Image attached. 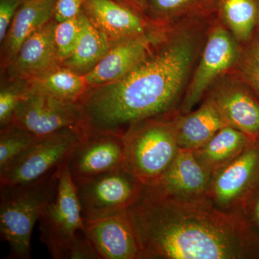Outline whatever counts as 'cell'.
Returning a JSON list of instances; mask_svg holds the SVG:
<instances>
[{"label":"cell","instance_id":"28","mask_svg":"<svg viewBox=\"0 0 259 259\" xmlns=\"http://www.w3.org/2000/svg\"><path fill=\"white\" fill-rule=\"evenodd\" d=\"M80 32L78 16L56 23L55 40L61 64L74 52Z\"/></svg>","mask_w":259,"mask_h":259},{"label":"cell","instance_id":"3","mask_svg":"<svg viewBox=\"0 0 259 259\" xmlns=\"http://www.w3.org/2000/svg\"><path fill=\"white\" fill-rule=\"evenodd\" d=\"M61 166L30 183L0 186V236L9 245L8 258H30L32 230L55 195Z\"/></svg>","mask_w":259,"mask_h":259},{"label":"cell","instance_id":"31","mask_svg":"<svg viewBox=\"0 0 259 259\" xmlns=\"http://www.w3.org/2000/svg\"><path fill=\"white\" fill-rule=\"evenodd\" d=\"M69 259H99L96 252L81 231L71 248Z\"/></svg>","mask_w":259,"mask_h":259},{"label":"cell","instance_id":"25","mask_svg":"<svg viewBox=\"0 0 259 259\" xmlns=\"http://www.w3.org/2000/svg\"><path fill=\"white\" fill-rule=\"evenodd\" d=\"M241 45L238 61L229 74L245 83L259 98V33L255 31Z\"/></svg>","mask_w":259,"mask_h":259},{"label":"cell","instance_id":"22","mask_svg":"<svg viewBox=\"0 0 259 259\" xmlns=\"http://www.w3.org/2000/svg\"><path fill=\"white\" fill-rule=\"evenodd\" d=\"M25 82L28 94L47 95L72 102H79L89 89L84 76L63 66L25 80Z\"/></svg>","mask_w":259,"mask_h":259},{"label":"cell","instance_id":"24","mask_svg":"<svg viewBox=\"0 0 259 259\" xmlns=\"http://www.w3.org/2000/svg\"><path fill=\"white\" fill-rule=\"evenodd\" d=\"M217 17L240 44L253 36L258 18L257 0H218Z\"/></svg>","mask_w":259,"mask_h":259},{"label":"cell","instance_id":"30","mask_svg":"<svg viewBox=\"0 0 259 259\" xmlns=\"http://www.w3.org/2000/svg\"><path fill=\"white\" fill-rule=\"evenodd\" d=\"M85 0H57L54 19L56 23L76 18L82 10Z\"/></svg>","mask_w":259,"mask_h":259},{"label":"cell","instance_id":"34","mask_svg":"<svg viewBox=\"0 0 259 259\" xmlns=\"http://www.w3.org/2000/svg\"><path fill=\"white\" fill-rule=\"evenodd\" d=\"M258 2V18H257V25H256V29H255V31L259 33V1L257 0Z\"/></svg>","mask_w":259,"mask_h":259},{"label":"cell","instance_id":"11","mask_svg":"<svg viewBox=\"0 0 259 259\" xmlns=\"http://www.w3.org/2000/svg\"><path fill=\"white\" fill-rule=\"evenodd\" d=\"M10 124L37 137L67 128L83 131V113L79 102L37 94H28L24 97L15 109Z\"/></svg>","mask_w":259,"mask_h":259},{"label":"cell","instance_id":"7","mask_svg":"<svg viewBox=\"0 0 259 259\" xmlns=\"http://www.w3.org/2000/svg\"><path fill=\"white\" fill-rule=\"evenodd\" d=\"M76 186L83 221L132 208L142 198L146 187L125 166Z\"/></svg>","mask_w":259,"mask_h":259},{"label":"cell","instance_id":"18","mask_svg":"<svg viewBox=\"0 0 259 259\" xmlns=\"http://www.w3.org/2000/svg\"><path fill=\"white\" fill-rule=\"evenodd\" d=\"M173 123L180 149L193 151L202 147L220 130L228 125L215 102L207 95L194 111L175 112Z\"/></svg>","mask_w":259,"mask_h":259},{"label":"cell","instance_id":"29","mask_svg":"<svg viewBox=\"0 0 259 259\" xmlns=\"http://www.w3.org/2000/svg\"><path fill=\"white\" fill-rule=\"evenodd\" d=\"M26 0H0V42H3L18 10Z\"/></svg>","mask_w":259,"mask_h":259},{"label":"cell","instance_id":"9","mask_svg":"<svg viewBox=\"0 0 259 259\" xmlns=\"http://www.w3.org/2000/svg\"><path fill=\"white\" fill-rule=\"evenodd\" d=\"M259 188V141L226 166L213 172L206 197L226 212L245 214Z\"/></svg>","mask_w":259,"mask_h":259},{"label":"cell","instance_id":"33","mask_svg":"<svg viewBox=\"0 0 259 259\" xmlns=\"http://www.w3.org/2000/svg\"><path fill=\"white\" fill-rule=\"evenodd\" d=\"M121 4L128 7L131 9L140 14L146 16L147 11V0H115Z\"/></svg>","mask_w":259,"mask_h":259},{"label":"cell","instance_id":"8","mask_svg":"<svg viewBox=\"0 0 259 259\" xmlns=\"http://www.w3.org/2000/svg\"><path fill=\"white\" fill-rule=\"evenodd\" d=\"M86 134L81 128H67L39 138L31 147L0 171V186L30 183L67 161Z\"/></svg>","mask_w":259,"mask_h":259},{"label":"cell","instance_id":"2","mask_svg":"<svg viewBox=\"0 0 259 259\" xmlns=\"http://www.w3.org/2000/svg\"><path fill=\"white\" fill-rule=\"evenodd\" d=\"M132 209L144 259H259V232L246 216L207 197L175 198L146 187Z\"/></svg>","mask_w":259,"mask_h":259},{"label":"cell","instance_id":"5","mask_svg":"<svg viewBox=\"0 0 259 259\" xmlns=\"http://www.w3.org/2000/svg\"><path fill=\"white\" fill-rule=\"evenodd\" d=\"M39 222L40 238L54 259H68L83 220L76 186L66 161L60 167L59 183L54 197L47 204Z\"/></svg>","mask_w":259,"mask_h":259},{"label":"cell","instance_id":"14","mask_svg":"<svg viewBox=\"0 0 259 259\" xmlns=\"http://www.w3.org/2000/svg\"><path fill=\"white\" fill-rule=\"evenodd\" d=\"M172 25H161L146 33L114 42L103 59L83 76L89 88L111 83L127 74Z\"/></svg>","mask_w":259,"mask_h":259},{"label":"cell","instance_id":"4","mask_svg":"<svg viewBox=\"0 0 259 259\" xmlns=\"http://www.w3.org/2000/svg\"><path fill=\"white\" fill-rule=\"evenodd\" d=\"M175 113L138 122L124 134L125 167L146 187L160 183L180 151Z\"/></svg>","mask_w":259,"mask_h":259},{"label":"cell","instance_id":"23","mask_svg":"<svg viewBox=\"0 0 259 259\" xmlns=\"http://www.w3.org/2000/svg\"><path fill=\"white\" fill-rule=\"evenodd\" d=\"M218 0H147L146 17L158 24L175 25L217 14Z\"/></svg>","mask_w":259,"mask_h":259},{"label":"cell","instance_id":"19","mask_svg":"<svg viewBox=\"0 0 259 259\" xmlns=\"http://www.w3.org/2000/svg\"><path fill=\"white\" fill-rule=\"evenodd\" d=\"M57 0H26L15 14L1 46V68L5 69L23 42L54 19Z\"/></svg>","mask_w":259,"mask_h":259},{"label":"cell","instance_id":"20","mask_svg":"<svg viewBox=\"0 0 259 259\" xmlns=\"http://www.w3.org/2000/svg\"><path fill=\"white\" fill-rule=\"evenodd\" d=\"M80 32L74 52L61 66L85 76L106 55L112 44L108 37L90 22L83 10L78 15Z\"/></svg>","mask_w":259,"mask_h":259},{"label":"cell","instance_id":"16","mask_svg":"<svg viewBox=\"0 0 259 259\" xmlns=\"http://www.w3.org/2000/svg\"><path fill=\"white\" fill-rule=\"evenodd\" d=\"M54 19L23 42L4 69L8 77L28 80L61 66L55 40Z\"/></svg>","mask_w":259,"mask_h":259},{"label":"cell","instance_id":"6","mask_svg":"<svg viewBox=\"0 0 259 259\" xmlns=\"http://www.w3.org/2000/svg\"><path fill=\"white\" fill-rule=\"evenodd\" d=\"M241 47L216 15L209 27L198 64L194 68L179 112L192 111L213 85L231 72L238 61Z\"/></svg>","mask_w":259,"mask_h":259},{"label":"cell","instance_id":"17","mask_svg":"<svg viewBox=\"0 0 259 259\" xmlns=\"http://www.w3.org/2000/svg\"><path fill=\"white\" fill-rule=\"evenodd\" d=\"M212 175L193 151L180 149L160 183L148 187L175 198H201L206 197Z\"/></svg>","mask_w":259,"mask_h":259},{"label":"cell","instance_id":"26","mask_svg":"<svg viewBox=\"0 0 259 259\" xmlns=\"http://www.w3.org/2000/svg\"><path fill=\"white\" fill-rule=\"evenodd\" d=\"M39 138L13 125L0 131V171L25 153Z\"/></svg>","mask_w":259,"mask_h":259},{"label":"cell","instance_id":"15","mask_svg":"<svg viewBox=\"0 0 259 259\" xmlns=\"http://www.w3.org/2000/svg\"><path fill=\"white\" fill-rule=\"evenodd\" d=\"M82 10L112 44L161 26L115 0H85Z\"/></svg>","mask_w":259,"mask_h":259},{"label":"cell","instance_id":"27","mask_svg":"<svg viewBox=\"0 0 259 259\" xmlns=\"http://www.w3.org/2000/svg\"><path fill=\"white\" fill-rule=\"evenodd\" d=\"M25 80L8 77L2 83L0 90V127L10 125L15 109L20 102L28 95Z\"/></svg>","mask_w":259,"mask_h":259},{"label":"cell","instance_id":"21","mask_svg":"<svg viewBox=\"0 0 259 259\" xmlns=\"http://www.w3.org/2000/svg\"><path fill=\"white\" fill-rule=\"evenodd\" d=\"M255 141L239 130L227 125L194 153L200 163L213 173L235 159Z\"/></svg>","mask_w":259,"mask_h":259},{"label":"cell","instance_id":"10","mask_svg":"<svg viewBox=\"0 0 259 259\" xmlns=\"http://www.w3.org/2000/svg\"><path fill=\"white\" fill-rule=\"evenodd\" d=\"M81 231L99 259H144V247L132 208L83 221Z\"/></svg>","mask_w":259,"mask_h":259},{"label":"cell","instance_id":"13","mask_svg":"<svg viewBox=\"0 0 259 259\" xmlns=\"http://www.w3.org/2000/svg\"><path fill=\"white\" fill-rule=\"evenodd\" d=\"M207 95L215 102L227 125L259 141V98L251 89L228 74Z\"/></svg>","mask_w":259,"mask_h":259},{"label":"cell","instance_id":"35","mask_svg":"<svg viewBox=\"0 0 259 259\" xmlns=\"http://www.w3.org/2000/svg\"><path fill=\"white\" fill-rule=\"evenodd\" d=\"M258 1H259V0H258Z\"/></svg>","mask_w":259,"mask_h":259},{"label":"cell","instance_id":"32","mask_svg":"<svg viewBox=\"0 0 259 259\" xmlns=\"http://www.w3.org/2000/svg\"><path fill=\"white\" fill-rule=\"evenodd\" d=\"M244 214L250 223L259 232V188L247 204Z\"/></svg>","mask_w":259,"mask_h":259},{"label":"cell","instance_id":"1","mask_svg":"<svg viewBox=\"0 0 259 259\" xmlns=\"http://www.w3.org/2000/svg\"><path fill=\"white\" fill-rule=\"evenodd\" d=\"M214 18L172 25L127 74L89 88L79 101L86 134L124 136L138 122L179 111Z\"/></svg>","mask_w":259,"mask_h":259},{"label":"cell","instance_id":"12","mask_svg":"<svg viewBox=\"0 0 259 259\" xmlns=\"http://www.w3.org/2000/svg\"><path fill=\"white\" fill-rule=\"evenodd\" d=\"M66 164L76 185L125 166L124 136L109 133L85 134Z\"/></svg>","mask_w":259,"mask_h":259}]
</instances>
